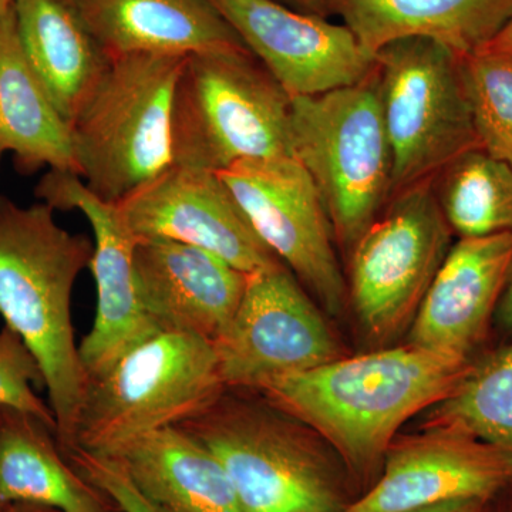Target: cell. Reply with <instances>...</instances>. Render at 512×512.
Returning a JSON list of instances; mask_svg holds the SVG:
<instances>
[{
  "instance_id": "cell-33",
  "label": "cell",
  "mask_w": 512,
  "mask_h": 512,
  "mask_svg": "<svg viewBox=\"0 0 512 512\" xmlns=\"http://www.w3.org/2000/svg\"><path fill=\"white\" fill-rule=\"evenodd\" d=\"M278 2L285 3V5L291 6V8L305 10V12H322L313 0H278Z\"/></svg>"
},
{
  "instance_id": "cell-18",
  "label": "cell",
  "mask_w": 512,
  "mask_h": 512,
  "mask_svg": "<svg viewBox=\"0 0 512 512\" xmlns=\"http://www.w3.org/2000/svg\"><path fill=\"white\" fill-rule=\"evenodd\" d=\"M110 59L245 50L210 0H74Z\"/></svg>"
},
{
  "instance_id": "cell-34",
  "label": "cell",
  "mask_w": 512,
  "mask_h": 512,
  "mask_svg": "<svg viewBox=\"0 0 512 512\" xmlns=\"http://www.w3.org/2000/svg\"><path fill=\"white\" fill-rule=\"evenodd\" d=\"M13 0H0V18L6 15L12 9Z\"/></svg>"
},
{
  "instance_id": "cell-4",
  "label": "cell",
  "mask_w": 512,
  "mask_h": 512,
  "mask_svg": "<svg viewBox=\"0 0 512 512\" xmlns=\"http://www.w3.org/2000/svg\"><path fill=\"white\" fill-rule=\"evenodd\" d=\"M185 57L111 59L70 126L76 174L96 197L119 204L173 167L174 93Z\"/></svg>"
},
{
  "instance_id": "cell-32",
  "label": "cell",
  "mask_w": 512,
  "mask_h": 512,
  "mask_svg": "<svg viewBox=\"0 0 512 512\" xmlns=\"http://www.w3.org/2000/svg\"><path fill=\"white\" fill-rule=\"evenodd\" d=\"M0 512H60L43 505L26 503L0 504Z\"/></svg>"
},
{
  "instance_id": "cell-1",
  "label": "cell",
  "mask_w": 512,
  "mask_h": 512,
  "mask_svg": "<svg viewBox=\"0 0 512 512\" xmlns=\"http://www.w3.org/2000/svg\"><path fill=\"white\" fill-rule=\"evenodd\" d=\"M473 365L407 343L340 357L258 393L319 433L352 473L366 477L382 466L400 427L446 399Z\"/></svg>"
},
{
  "instance_id": "cell-37",
  "label": "cell",
  "mask_w": 512,
  "mask_h": 512,
  "mask_svg": "<svg viewBox=\"0 0 512 512\" xmlns=\"http://www.w3.org/2000/svg\"><path fill=\"white\" fill-rule=\"evenodd\" d=\"M3 154H5V150H3V148H2V147H0V157H2V156H3Z\"/></svg>"
},
{
  "instance_id": "cell-30",
  "label": "cell",
  "mask_w": 512,
  "mask_h": 512,
  "mask_svg": "<svg viewBox=\"0 0 512 512\" xmlns=\"http://www.w3.org/2000/svg\"><path fill=\"white\" fill-rule=\"evenodd\" d=\"M494 319L497 320L498 326L505 335L512 336V264L503 292H501L500 301H498Z\"/></svg>"
},
{
  "instance_id": "cell-9",
  "label": "cell",
  "mask_w": 512,
  "mask_h": 512,
  "mask_svg": "<svg viewBox=\"0 0 512 512\" xmlns=\"http://www.w3.org/2000/svg\"><path fill=\"white\" fill-rule=\"evenodd\" d=\"M433 180L397 192L350 251L348 292L367 338L409 329L451 248Z\"/></svg>"
},
{
  "instance_id": "cell-5",
  "label": "cell",
  "mask_w": 512,
  "mask_h": 512,
  "mask_svg": "<svg viewBox=\"0 0 512 512\" xmlns=\"http://www.w3.org/2000/svg\"><path fill=\"white\" fill-rule=\"evenodd\" d=\"M173 156L177 167L212 173L295 157L291 97L248 49L187 56L174 93Z\"/></svg>"
},
{
  "instance_id": "cell-24",
  "label": "cell",
  "mask_w": 512,
  "mask_h": 512,
  "mask_svg": "<svg viewBox=\"0 0 512 512\" xmlns=\"http://www.w3.org/2000/svg\"><path fill=\"white\" fill-rule=\"evenodd\" d=\"M448 227L460 238L512 232V165L473 148L433 178Z\"/></svg>"
},
{
  "instance_id": "cell-14",
  "label": "cell",
  "mask_w": 512,
  "mask_h": 512,
  "mask_svg": "<svg viewBox=\"0 0 512 512\" xmlns=\"http://www.w3.org/2000/svg\"><path fill=\"white\" fill-rule=\"evenodd\" d=\"M512 487V456L464 431L394 440L375 484L343 512H410L447 501L494 500Z\"/></svg>"
},
{
  "instance_id": "cell-11",
  "label": "cell",
  "mask_w": 512,
  "mask_h": 512,
  "mask_svg": "<svg viewBox=\"0 0 512 512\" xmlns=\"http://www.w3.org/2000/svg\"><path fill=\"white\" fill-rule=\"evenodd\" d=\"M218 174L272 254L329 312L342 311L348 285L333 248L335 235L311 175L298 158L242 160Z\"/></svg>"
},
{
  "instance_id": "cell-22",
  "label": "cell",
  "mask_w": 512,
  "mask_h": 512,
  "mask_svg": "<svg viewBox=\"0 0 512 512\" xmlns=\"http://www.w3.org/2000/svg\"><path fill=\"white\" fill-rule=\"evenodd\" d=\"M114 460L151 501L173 512H241L218 458L180 427L128 444Z\"/></svg>"
},
{
  "instance_id": "cell-2",
  "label": "cell",
  "mask_w": 512,
  "mask_h": 512,
  "mask_svg": "<svg viewBox=\"0 0 512 512\" xmlns=\"http://www.w3.org/2000/svg\"><path fill=\"white\" fill-rule=\"evenodd\" d=\"M93 248L86 235L64 229L45 202L22 207L0 195V318L42 370L63 453L73 447L89 383L74 335L72 295Z\"/></svg>"
},
{
  "instance_id": "cell-36",
  "label": "cell",
  "mask_w": 512,
  "mask_h": 512,
  "mask_svg": "<svg viewBox=\"0 0 512 512\" xmlns=\"http://www.w3.org/2000/svg\"><path fill=\"white\" fill-rule=\"evenodd\" d=\"M488 512H490V508H488ZM503 512H512V504L508 505V507L505 508V510Z\"/></svg>"
},
{
  "instance_id": "cell-16",
  "label": "cell",
  "mask_w": 512,
  "mask_h": 512,
  "mask_svg": "<svg viewBox=\"0 0 512 512\" xmlns=\"http://www.w3.org/2000/svg\"><path fill=\"white\" fill-rule=\"evenodd\" d=\"M138 295L161 332H180L214 345L234 318L248 275L205 249L168 239L137 238Z\"/></svg>"
},
{
  "instance_id": "cell-15",
  "label": "cell",
  "mask_w": 512,
  "mask_h": 512,
  "mask_svg": "<svg viewBox=\"0 0 512 512\" xmlns=\"http://www.w3.org/2000/svg\"><path fill=\"white\" fill-rule=\"evenodd\" d=\"M116 205L136 238L205 249L245 274L281 262L258 237L218 173L173 165Z\"/></svg>"
},
{
  "instance_id": "cell-10",
  "label": "cell",
  "mask_w": 512,
  "mask_h": 512,
  "mask_svg": "<svg viewBox=\"0 0 512 512\" xmlns=\"http://www.w3.org/2000/svg\"><path fill=\"white\" fill-rule=\"evenodd\" d=\"M214 348L224 386L252 392L343 357L328 323L282 262L248 275L237 313Z\"/></svg>"
},
{
  "instance_id": "cell-26",
  "label": "cell",
  "mask_w": 512,
  "mask_h": 512,
  "mask_svg": "<svg viewBox=\"0 0 512 512\" xmlns=\"http://www.w3.org/2000/svg\"><path fill=\"white\" fill-rule=\"evenodd\" d=\"M460 67L480 148L512 165V57L476 52Z\"/></svg>"
},
{
  "instance_id": "cell-31",
  "label": "cell",
  "mask_w": 512,
  "mask_h": 512,
  "mask_svg": "<svg viewBox=\"0 0 512 512\" xmlns=\"http://www.w3.org/2000/svg\"><path fill=\"white\" fill-rule=\"evenodd\" d=\"M478 52L493 53V55H501L512 57V15L505 23L504 28L495 35L491 42H488L483 49Z\"/></svg>"
},
{
  "instance_id": "cell-17",
  "label": "cell",
  "mask_w": 512,
  "mask_h": 512,
  "mask_svg": "<svg viewBox=\"0 0 512 512\" xmlns=\"http://www.w3.org/2000/svg\"><path fill=\"white\" fill-rule=\"evenodd\" d=\"M512 264V232L460 238L420 303L409 345L454 359L471 355L488 335Z\"/></svg>"
},
{
  "instance_id": "cell-21",
  "label": "cell",
  "mask_w": 512,
  "mask_h": 512,
  "mask_svg": "<svg viewBox=\"0 0 512 512\" xmlns=\"http://www.w3.org/2000/svg\"><path fill=\"white\" fill-rule=\"evenodd\" d=\"M43 505L60 512H120L64 456L43 421L0 407V504Z\"/></svg>"
},
{
  "instance_id": "cell-19",
  "label": "cell",
  "mask_w": 512,
  "mask_h": 512,
  "mask_svg": "<svg viewBox=\"0 0 512 512\" xmlns=\"http://www.w3.org/2000/svg\"><path fill=\"white\" fill-rule=\"evenodd\" d=\"M373 57L397 40H434L460 56L483 49L512 15V0H325Z\"/></svg>"
},
{
  "instance_id": "cell-35",
  "label": "cell",
  "mask_w": 512,
  "mask_h": 512,
  "mask_svg": "<svg viewBox=\"0 0 512 512\" xmlns=\"http://www.w3.org/2000/svg\"><path fill=\"white\" fill-rule=\"evenodd\" d=\"M313 2H315V5L318 6V8L320 10H322V12H323V10L326 9L325 8V0H313Z\"/></svg>"
},
{
  "instance_id": "cell-3",
  "label": "cell",
  "mask_w": 512,
  "mask_h": 512,
  "mask_svg": "<svg viewBox=\"0 0 512 512\" xmlns=\"http://www.w3.org/2000/svg\"><path fill=\"white\" fill-rule=\"evenodd\" d=\"M258 393V392H256ZM225 387L200 413L178 424L212 451L231 481L241 512H343L342 471L272 406Z\"/></svg>"
},
{
  "instance_id": "cell-13",
  "label": "cell",
  "mask_w": 512,
  "mask_h": 512,
  "mask_svg": "<svg viewBox=\"0 0 512 512\" xmlns=\"http://www.w3.org/2000/svg\"><path fill=\"white\" fill-rule=\"evenodd\" d=\"M291 99L352 86L375 70L345 25L278 0H210Z\"/></svg>"
},
{
  "instance_id": "cell-6",
  "label": "cell",
  "mask_w": 512,
  "mask_h": 512,
  "mask_svg": "<svg viewBox=\"0 0 512 512\" xmlns=\"http://www.w3.org/2000/svg\"><path fill=\"white\" fill-rule=\"evenodd\" d=\"M291 100L293 153L311 175L336 242L350 252L393 194L376 64L362 82Z\"/></svg>"
},
{
  "instance_id": "cell-8",
  "label": "cell",
  "mask_w": 512,
  "mask_h": 512,
  "mask_svg": "<svg viewBox=\"0 0 512 512\" xmlns=\"http://www.w3.org/2000/svg\"><path fill=\"white\" fill-rule=\"evenodd\" d=\"M384 127L393 153V194L433 180L480 147L460 55L434 40H397L376 53Z\"/></svg>"
},
{
  "instance_id": "cell-27",
  "label": "cell",
  "mask_w": 512,
  "mask_h": 512,
  "mask_svg": "<svg viewBox=\"0 0 512 512\" xmlns=\"http://www.w3.org/2000/svg\"><path fill=\"white\" fill-rule=\"evenodd\" d=\"M45 387L35 356L13 330L0 329V407L30 414L56 433L55 414L37 393Z\"/></svg>"
},
{
  "instance_id": "cell-20",
  "label": "cell",
  "mask_w": 512,
  "mask_h": 512,
  "mask_svg": "<svg viewBox=\"0 0 512 512\" xmlns=\"http://www.w3.org/2000/svg\"><path fill=\"white\" fill-rule=\"evenodd\" d=\"M13 13L26 59L72 126L109 70V55L74 0H13Z\"/></svg>"
},
{
  "instance_id": "cell-7",
  "label": "cell",
  "mask_w": 512,
  "mask_h": 512,
  "mask_svg": "<svg viewBox=\"0 0 512 512\" xmlns=\"http://www.w3.org/2000/svg\"><path fill=\"white\" fill-rule=\"evenodd\" d=\"M224 389L211 342L158 332L89 380L69 451L116 457L140 437L200 413Z\"/></svg>"
},
{
  "instance_id": "cell-25",
  "label": "cell",
  "mask_w": 512,
  "mask_h": 512,
  "mask_svg": "<svg viewBox=\"0 0 512 512\" xmlns=\"http://www.w3.org/2000/svg\"><path fill=\"white\" fill-rule=\"evenodd\" d=\"M427 429L464 431L512 456V343L471 369L436 406Z\"/></svg>"
},
{
  "instance_id": "cell-28",
  "label": "cell",
  "mask_w": 512,
  "mask_h": 512,
  "mask_svg": "<svg viewBox=\"0 0 512 512\" xmlns=\"http://www.w3.org/2000/svg\"><path fill=\"white\" fill-rule=\"evenodd\" d=\"M64 456L87 481L103 491L120 512H173L141 493L114 458L97 456L80 448L67 451Z\"/></svg>"
},
{
  "instance_id": "cell-29",
  "label": "cell",
  "mask_w": 512,
  "mask_h": 512,
  "mask_svg": "<svg viewBox=\"0 0 512 512\" xmlns=\"http://www.w3.org/2000/svg\"><path fill=\"white\" fill-rule=\"evenodd\" d=\"M491 501L464 498V500L447 501V503L430 505V507L419 508V510L410 512H488Z\"/></svg>"
},
{
  "instance_id": "cell-12",
  "label": "cell",
  "mask_w": 512,
  "mask_h": 512,
  "mask_svg": "<svg viewBox=\"0 0 512 512\" xmlns=\"http://www.w3.org/2000/svg\"><path fill=\"white\" fill-rule=\"evenodd\" d=\"M36 197L55 211L82 212L93 229L89 268L96 284V316L79 353L87 377L94 379L128 350L161 332L138 295L133 262L137 238L117 205L96 197L72 171H47L37 184Z\"/></svg>"
},
{
  "instance_id": "cell-23",
  "label": "cell",
  "mask_w": 512,
  "mask_h": 512,
  "mask_svg": "<svg viewBox=\"0 0 512 512\" xmlns=\"http://www.w3.org/2000/svg\"><path fill=\"white\" fill-rule=\"evenodd\" d=\"M0 147L20 170L72 171V130L30 66L12 9L0 18Z\"/></svg>"
}]
</instances>
